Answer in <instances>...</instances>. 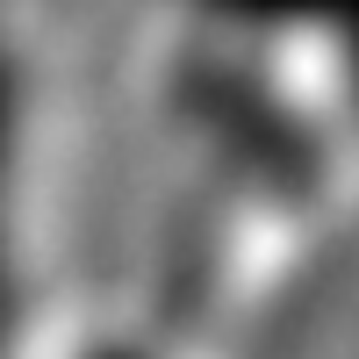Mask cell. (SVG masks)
Segmentation results:
<instances>
[{
  "mask_svg": "<svg viewBox=\"0 0 359 359\" xmlns=\"http://www.w3.org/2000/svg\"><path fill=\"white\" fill-rule=\"evenodd\" d=\"M172 108L187 123L223 180L252 187L280 208H316L331 187V151L323 130L266 72H252L223 43H187L172 57Z\"/></svg>",
  "mask_w": 359,
  "mask_h": 359,
  "instance_id": "1",
  "label": "cell"
},
{
  "mask_svg": "<svg viewBox=\"0 0 359 359\" xmlns=\"http://www.w3.org/2000/svg\"><path fill=\"white\" fill-rule=\"evenodd\" d=\"M201 201H187L165 230V259L151 273V323L158 338L180 345L194 338L208 316H216V294H223V273H230V237H223V201H216V180L194 187Z\"/></svg>",
  "mask_w": 359,
  "mask_h": 359,
  "instance_id": "2",
  "label": "cell"
},
{
  "mask_svg": "<svg viewBox=\"0 0 359 359\" xmlns=\"http://www.w3.org/2000/svg\"><path fill=\"white\" fill-rule=\"evenodd\" d=\"M201 22L216 29H252V36H280V29H323L331 0H187Z\"/></svg>",
  "mask_w": 359,
  "mask_h": 359,
  "instance_id": "3",
  "label": "cell"
},
{
  "mask_svg": "<svg viewBox=\"0 0 359 359\" xmlns=\"http://www.w3.org/2000/svg\"><path fill=\"white\" fill-rule=\"evenodd\" d=\"M8 158H15V94H8V65H0V208H8ZM15 323V266H8V230H0V338Z\"/></svg>",
  "mask_w": 359,
  "mask_h": 359,
  "instance_id": "4",
  "label": "cell"
},
{
  "mask_svg": "<svg viewBox=\"0 0 359 359\" xmlns=\"http://www.w3.org/2000/svg\"><path fill=\"white\" fill-rule=\"evenodd\" d=\"M323 29L338 36V65H345V94L359 108V0H331L323 8Z\"/></svg>",
  "mask_w": 359,
  "mask_h": 359,
  "instance_id": "5",
  "label": "cell"
},
{
  "mask_svg": "<svg viewBox=\"0 0 359 359\" xmlns=\"http://www.w3.org/2000/svg\"><path fill=\"white\" fill-rule=\"evenodd\" d=\"M79 359H158V352H144V345H123V338H108V345L79 352Z\"/></svg>",
  "mask_w": 359,
  "mask_h": 359,
  "instance_id": "6",
  "label": "cell"
}]
</instances>
